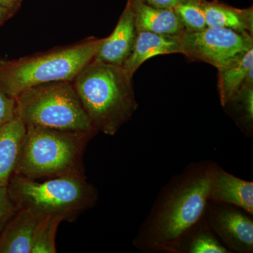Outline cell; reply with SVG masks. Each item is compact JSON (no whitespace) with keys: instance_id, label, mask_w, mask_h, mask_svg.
Returning a JSON list of instances; mask_svg holds the SVG:
<instances>
[{"instance_id":"1","label":"cell","mask_w":253,"mask_h":253,"mask_svg":"<svg viewBox=\"0 0 253 253\" xmlns=\"http://www.w3.org/2000/svg\"><path fill=\"white\" fill-rule=\"evenodd\" d=\"M217 163H191L158 195L134 240L145 253H175L181 239L204 217Z\"/></svg>"},{"instance_id":"23","label":"cell","mask_w":253,"mask_h":253,"mask_svg":"<svg viewBox=\"0 0 253 253\" xmlns=\"http://www.w3.org/2000/svg\"><path fill=\"white\" fill-rule=\"evenodd\" d=\"M141 1L155 7L173 9L178 3L183 0H141Z\"/></svg>"},{"instance_id":"25","label":"cell","mask_w":253,"mask_h":253,"mask_svg":"<svg viewBox=\"0 0 253 253\" xmlns=\"http://www.w3.org/2000/svg\"><path fill=\"white\" fill-rule=\"evenodd\" d=\"M14 13L11 12L10 10L3 7L0 5V26L2 25L5 21H7L9 18L12 17Z\"/></svg>"},{"instance_id":"8","label":"cell","mask_w":253,"mask_h":253,"mask_svg":"<svg viewBox=\"0 0 253 253\" xmlns=\"http://www.w3.org/2000/svg\"><path fill=\"white\" fill-rule=\"evenodd\" d=\"M253 215L231 205L209 201L204 218L231 253L253 252Z\"/></svg>"},{"instance_id":"24","label":"cell","mask_w":253,"mask_h":253,"mask_svg":"<svg viewBox=\"0 0 253 253\" xmlns=\"http://www.w3.org/2000/svg\"><path fill=\"white\" fill-rule=\"evenodd\" d=\"M23 0H0V5L15 13L19 9Z\"/></svg>"},{"instance_id":"15","label":"cell","mask_w":253,"mask_h":253,"mask_svg":"<svg viewBox=\"0 0 253 253\" xmlns=\"http://www.w3.org/2000/svg\"><path fill=\"white\" fill-rule=\"evenodd\" d=\"M207 27L228 28L253 35V8L238 9L218 1L203 2Z\"/></svg>"},{"instance_id":"12","label":"cell","mask_w":253,"mask_h":253,"mask_svg":"<svg viewBox=\"0 0 253 253\" xmlns=\"http://www.w3.org/2000/svg\"><path fill=\"white\" fill-rule=\"evenodd\" d=\"M179 36L138 32L134 48L123 64V69L133 78L136 71L147 60L159 55L179 54Z\"/></svg>"},{"instance_id":"9","label":"cell","mask_w":253,"mask_h":253,"mask_svg":"<svg viewBox=\"0 0 253 253\" xmlns=\"http://www.w3.org/2000/svg\"><path fill=\"white\" fill-rule=\"evenodd\" d=\"M137 31L130 1L127 0L114 31L105 38L94 60L107 64L123 66L130 56L135 44Z\"/></svg>"},{"instance_id":"7","label":"cell","mask_w":253,"mask_h":253,"mask_svg":"<svg viewBox=\"0 0 253 253\" xmlns=\"http://www.w3.org/2000/svg\"><path fill=\"white\" fill-rule=\"evenodd\" d=\"M179 39V54L191 61L212 65L217 70L237 63L253 48V35L228 28L184 31Z\"/></svg>"},{"instance_id":"17","label":"cell","mask_w":253,"mask_h":253,"mask_svg":"<svg viewBox=\"0 0 253 253\" xmlns=\"http://www.w3.org/2000/svg\"><path fill=\"white\" fill-rule=\"evenodd\" d=\"M211 229L205 218L188 233L174 253H230Z\"/></svg>"},{"instance_id":"11","label":"cell","mask_w":253,"mask_h":253,"mask_svg":"<svg viewBox=\"0 0 253 253\" xmlns=\"http://www.w3.org/2000/svg\"><path fill=\"white\" fill-rule=\"evenodd\" d=\"M41 216L18 208L0 232V253H31L33 236Z\"/></svg>"},{"instance_id":"16","label":"cell","mask_w":253,"mask_h":253,"mask_svg":"<svg viewBox=\"0 0 253 253\" xmlns=\"http://www.w3.org/2000/svg\"><path fill=\"white\" fill-rule=\"evenodd\" d=\"M253 69L236 94L223 106L237 123L243 132L251 137L253 123Z\"/></svg>"},{"instance_id":"5","label":"cell","mask_w":253,"mask_h":253,"mask_svg":"<svg viewBox=\"0 0 253 253\" xmlns=\"http://www.w3.org/2000/svg\"><path fill=\"white\" fill-rule=\"evenodd\" d=\"M8 189L18 208H27L41 217H59L63 221L75 220L98 200L97 191L84 174L58 176L44 181L14 175Z\"/></svg>"},{"instance_id":"2","label":"cell","mask_w":253,"mask_h":253,"mask_svg":"<svg viewBox=\"0 0 253 253\" xmlns=\"http://www.w3.org/2000/svg\"><path fill=\"white\" fill-rule=\"evenodd\" d=\"M72 83L96 132L115 135L137 109L132 78L123 66L93 60Z\"/></svg>"},{"instance_id":"14","label":"cell","mask_w":253,"mask_h":253,"mask_svg":"<svg viewBox=\"0 0 253 253\" xmlns=\"http://www.w3.org/2000/svg\"><path fill=\"white\" fill-rule=\"evenodd\" d=\"M26 125L16 116L0 126V185L8 186L14 176L26 134Z\"/></svg>"},{"instance_id":"10","label":"cell","mask_w":253,"mask_h":253,"mask_svg":"<svg viewBox=\"0 0 253 253\" xmlns=\"http://www.w3.org/2000/svg\"><path fill=\"white\" fill-rule=\"evenodd\" d=\"M210 201L235 206L253 215V182L240 179L216 164Z\"/></svg>"},{"instance_id":"6","label":"cell","mask_w":253,"mask_h":253,"mask_svg":"<svg viewBox=\"0 0 253 253\" xmlns=\"http://www.w3.org/2000/svg\"><path fill=\"white\" fill-rule=\"evenodd\" d=\"M16 116L26 126L96 134L72 82L28 88L16 97Z\"/></svg>"},{"instance_id":"4","label":"cell","mask_w":253,"mask_h":253,"mask_svg":"<svg viewBox=\"0 0 253 253\" xmlns=\"http://www.w3.org/2000/svg\"><path fill=\"white\" fill-rule=\"evenodd\" d=\"M26 127L14 175L38 180L84 174L83 154L94 133Z\"/></svg>"},{"instance_id":"20","label":"cell","mask_w":253,"mask_h":253,"mask_svg":"<svg viewBox=\"0 0 253 253\" xmlns=\"http://www.w3.org/2000/svg\"><path fill=\"white\" fill-rule=\"evenodd\" d=\"M204 0H183L173 8L185 31L196 32L207 28L203 2Z\"/></svg>"},{"instance_id":"19","label":"cell","mask_w":253,"mask_h":253,"mask_svg":"<svg viewBox=\"0 0 253 253\" xmlns=\"http://www.w3.org/2000/svg\"><path fill=\"white\" fill-rule=\"evenodd\" d=\"M61 218L55 216L42 217L38 221L35 230L31 253H56V232Z\"/></svg>"},{"instance_id":"18","label":"cell","mask_w":253,"mask_h":253,"mask_svg":"<svg viewBox=\"0 0 253 253\" xmlns=\"http://www.w3.org/2000/svg\"><path fill=\"white\" fill-rule=\"evenodd\" d=\"M253 68V48L229 67L217 70V88L221 105L225 106L244 84L249 71Z\"/></svg>"},{"instance_id":"13","label":"cell","mask_w":253,"mask_h":253,"mask_svg":"<svg viewBox=\"0 0 253 253\" xmlns=\"http://www.w3.org/2000/svg\"><path fill=\"white\" fill-rule=\"evenodd\" d=\"M129 1L137 33L146 31L167 36H179L185 31L174 9L155 7L141 0Z\"/></svg>"},{"instance_id":"21","label":"cell","mask_w":253,"mask_h":253,"mask_svg":"<svg viewBox=\"0 0 253 253\" xmlns=\"http://www.w3.org/2000/svg\"><path fill=\"white\" fill-rule=\"evenodd\" d=\"M18 209L10 196L8 186L0 185V231Z\"/></svg>"},{"instance_id":"3","label":"cell","mask_w":253,"mask_h":253,"mask_svg":"<svg viewBox=\"0 0 253 253\" xmlns=\"http://www.w3.org/2000/svg\"><path fill=\"white\" fill-rule=\"evenodd\" d=\"M105 38H86L76 44L14 60L0 59V87L16 98L28 88L72 82L95 56Z\"/></svg>"},{"instance_id":"22","label":"cell","mask_w":253,"mask_h":253,"mask_svg":"<svg viewBox=\"0 0 253 253\" xmlns=\"http://www.w3.org/2000/svg\"><path fill=\"white\" fill-rule=\"evenodd\" d=\"M16 98L6 94L0 87V126L16 117Z\"/></svg>"}]
</instances>
